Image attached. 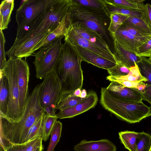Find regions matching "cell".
<instances>
[{"label":"cell","instance_id":"6da1fadb","mask_svg":"<svg viewBox=\"0 0 151 151\" xmlns=\"http://www.w3.org/2000/svg\"><path fill=\"white\" fill-rule=\"evenodd\" d=\"M82 61L74 47L68 41H65L53 70L59 81L63 93H73L78 88H82Z\"/></svg>","mask_w":151,"mask_h":151},{"label":"cell","instance_id":"7a4b0ae2","mask_svg":"<svg viewBox=\"0 0 151 151\" xmlns=\"http://www.w3.org/2000/svg\"><path fill=\"white\" fill-rule=\"evenodd\" d=\"M68 11L71 22H78L88 28L101 35L114 55V41L108 29L110 23V16L105 9L102 10L90 8L75 4Z\"/></svg>","mask_w":151,"mask_h":151},{"label":"cell","instance_id":"3957f363","mask_svg":"<svg viewBox=\"0 0 151 151\" xmlns=\"http://www.w3.org/2000/svg\"><path fill=\"white\" fill-rule=\"evenodd\" d=\"M73 4L72 0H50L44 12L19 39L15 40L13 47L28 39L49 31H53L60 25Z\"/></svg>","mask_w":151,"mask_h":151},{"label":"cell","instance_id":"277c9868","mask_svg":"<svg viewBox=\"0 0 151 151\" xmlns=\"http://www.w3.org/2000/svg\"><path fill=\"white\" fill-rule=\"evenodd\" d=\"M100 103L106 110L130 123L139 122L151 116V107L142 101L130 102L121 100L111 95L106 88H101Z\"/></svg>","mask_w":151,"mask_h":151},{"label":"cell","instance_id":"5b68a950","mask_svg":"<svg viewBox=\"0 0 151 151\" xmlns=\"http://www.w3.org/2000/svg\"><path fill=\"white\" fill-rule=\"evenodd\" d=\"M50 0H26L16 11L17 24L15 40L19 39L27 31L44 12Z\"/></svg>","mask_w":151,"mask_h":151},{"label":"cell","instance_id":"8992f818","mask_svg":"<svg viewBox=\"0 0 151 151\" xmlns=\"http://www.w3.org/2000/svg\"><path fill=\"white\" fill-rule=\"evenodd\" d=\"M2 70L8 80L9 91L7 112L6 116L4 117L10 122H17L20 120L22 116L19 106V91L16 57L9 58Z\"/></svg>","mask_w":151,"mask_h":151},{"label":"cell","instance_id":"52a82bcc","mask_svg":"<svg viewBox=\"0 0 151 151\" xmlns=\"http://www.w3.org/2000/svg\"><path fill=\"white\" fill-rule=\"evenodd\" d=\"M62 93L59 81L53 70L43 79L40 95L41 105L47 115L56 116V106Z\"/></svg>","mask_w":151,"mask_h":151},{"label":"cell","instance_id":"ba28073f","mask_svg":"<svg viewBox=\"0 0 151 151\" xmlns=\"http://www.w3.org/2000/svg\"><path fill=\"white\" fill-rule=\"evenodd\" d=\"M63 37L57 38L48 45L42 47L35 53V65L37 78L43 79L53 70L63 44Z\"/></svg>","mask_w":151,"mask_h":151},{"label":"cell","instance_id":"9c48e42d","mask_svg":"<svg viewBox=\"0 0 151 151\" xmlns=\"http://www.w3.org/2000/svg\"><path fill=\"white\" fill-rule=\"evenodd\" d=\"M16 63L19 91V109L22 117L29 96L28 84L29 69L28 63L25 60L16 57Z\"/></svg>","mask_w":151,"mask_h":151},{"label":"cell","instance_id":"30bf717a","mask_svg":"<svg viewBox=\"0 0 151 151\" xmlns=\"http://www.w3.org/2000/svg\"><path fill=\"white\" fill-rule=\"evenodd\" d=\"M64 37V41H68L73 46H80L105 59L116 63L115 56L109 53L88 40L80 36L72 28L70 24L67 29Z\"/></svg>","mask_w":151,"mask_h":151},{"label":"cell","instance_id":"8fae6325","mask_svg":"<svg viewBox=\"0 0 151 151\" xmlns=\"http://www.w3.org/2000/svg\"><path fill=\"white\" fill-rule=\"evenodd\" d=\"M96 92L90 91L85 99L75 106L60 110L56 114L58 118L63 119L73 118L93 108L98 101Z\"/></svg>","mask_w":151,"mask_h":151},{"label":"cell","instance_id":"7c38bea8","mask_svg":"<svg viewBox=\"0 0 151 151\" xmlns=\"http://www.w3.org/2000/svg\"><path fill=\"white\" fill-rule=\"evenodd\" d=\"M106 88L111 95L121 100L130 102L142 101V94L136 88L124 87L116 81L111 82Z\"/></svg>","mask_w":151,"mask_h":151},{"label":"cell","instance_id":"4fadbf2b","mask_svg":"<svg viewBox=\"0 0 151 151\" xmlns=\"http://www.w3.org/2000/svg\"><path fill=\"white\" fill-rule=\"evenodd\" d=\"M70 25L80 36L88 40L109 53L115 56L111 51L103 37L97 32L88 28L78 22H71Z\"/></svg>","mask_w":151,"mask_h":151},{"label":"cell","instance_id":"5bb4252c","mask_svg":"<svg viewBox=\"0 0 151 151\" xmlns=\"http://www.w3.org/2000/svg\"><path fill=\"white\" fill-rule=\"evenodd\" d=\"M111 34L113 38L121 45L128 50L135 53L138 47L151 38H142L136 37L121 26L114 33Z\"/></svg>","mask_w":151,"mask_h":151},{"label":"cell","instance_id":"9a60e30c","mask_svg":"<svg viewBox=\"0 0 151 151\" xmlns=\"http://www.w3.org/2000/svg\"><path fill=\"white\" fill-rule=\"evenodd\" d=\"M74 46L82 61L107 70L116 65V63L105 59L81 46L78 45Z\"/></svg>","mask_w":151,"mask_h":151},{"label":"cell","instance_id":"2e32d148","mask_svg":"<svg viewBox=\"0 0 151 151\" xmlns=\"http://www.w3.org/2000/svg\"><path fill=\"white\" fill-rule=\"evenodd\" d=\"M76 151H116V146L107 139L88 141L84 139L74 146Z\"/></svg>","mask_w":151,"mask_h":151},{"label":"cell","instance_id":"e0dca14e","mask_svg":"<svg viewBox=\"0 0 151 151\" xmlns=\"http://www.w3.org/2000/svg\"><path fill=\"white\" fill-rule=\"evenodd\" d=\"M114 55L116 60L127 67L130 68L135 65L140 61L142 57L138 55L136 53L128 50L119 43L114 38Z\"/></svg>","mask_w":151,"mask_h":151},{"label":"cell","instance_id":"ac0fdd59","mask_svg":"<svg viewBox=\"0 0 151 151\" xmlns=\"http://www.w3.org/2000/svg\"><path fill=\"white\" fill-rule=\"evenodd\" d=\"M70 23V18L69 14L68 13L58 26L33 49L32 54L40 48L50 45L57 38L64 37Z\"/></svg>","mask_w":151,"mask_h":151},{"label":"cell","instance_id":"d6986e66","mask_svg":"<svg viewBox=\"0 0 151 151\" xmlns=\"http://www.w3.org/2000/svg\"><path fill=\"white\" fill-rule=\"evenodd\" d=\"M0 116L6 115L9 99L8 79L3 70H0Z\"/></svg>","mask_w":151,"mask_h":151},{"label":"cell","instance_id":"ffe728a7","mask_svg":"<svg viewBox=\"0 0 151 151\" xmlns=\"http://www.w3.org/2000/svg\"><path fill=\"white\" fill-rule=\"evenodd\" d=\"M142 132L126 131L119 133V138L125 148L129 151H137V143Z\"/></svg>","mask_w":151,"mask_h":151},{"label":"cell","instance_id":"44dd1931","mask_svg":"<svg viewBox=\"0 0 151 151\" xmlns=\"http://www.w3.org/2000/svg\"><path fill=\"white\" fill-rule=\"evenodd\" d=\"M14 6V0H4L0 6V29L8 28L11 21V16Z\"/></svg>","mask_w":151,"mask_h":151},{"label":"cell","instance_id":"7402d4cb","mask_svg":"<svg viewBox=\"0 0 151 151\" xmlns=\"http://www.w3.org/2000/svg\"><path fill=\"white\" fill-rule=\"evenodd\" d=\"M129 69V73L127 75L119 76L109 75L106 77V79L111 82L127 81L135 82H143L145 83L147 81L141 75L136 63L134 66L130 68Z\"/></svg>","mask_w":151,"mask_h":151},{"label":"cell","instance_id":"603a6c76","mask_svg":"<svg viewBox=\"0 0 151 151\" xmlns=\"http://www.w3.org/2000/svg\"><path fill=\"white\" fill-rule=\"evenodd\" d=\"M85 99L76 96L73 93H63L56 106V109L60 110L73 106Z\"/></svg>","mask_w":151,"mask_h":151},{"label":"cell","instance_id":"cb8c5ba5","mask_svg":"<svg viewBox=\"0 0 151 151\" xmlns=\"http://www.w3.org/2000/svg\"><path fill=\"white\" fill-rule=\"evenodd\" d=\"M107 4L130 9L140 11L144 5L142 0H104Z\"/></svg>","mask_w":151,"mask_h":151},{"label":"cell","instance_id":"d4e9b609","mask_svg":"<svg viewBox=\"0 0 151 151\" xmlns=\"http://www.w3.org/2000/svg\"><path fill=\"white\" fill-rule=\"evenodd\" d=\"M105 3V9L109 16L112 13H118L128 17L141 18L140 11L132 10Z\"/></svg>","mask_w":151,"mask_h":151},{"label":"cell","instance_id":"484cf974","mask_svg":"<svg viewBox=\"0 0 151 151\" xmlns=\"http://www.w3.org/2000/svg\"><path fill=\"white\" fill-rule=\"evenodd\" d=\"M58 119L57 116H52L45 112L43 115L42 123V138L46 141L48 139L55 122Z\"/></svg>","mask_w":151,"mask_h":151},{"label":"cell","instance_id":"4316f807","mask_svg":"<svg viewBox=\"0 0 151 151\" xmlns=\"http://www.w3.org/2000/svg\"><path fill=\"white\" fill-rule=\"evenodd\" d=\"M136 64L141 75L147 81L144 83L151 85V62L149 58L143 57L142 60Z\"/></svg>","mask_w":151,"mask_h":151},{"label":"cell","instance_id":"83f0119b","mask_svg":"<svg viewBox=\"0 0 151 151\" xmlns=\"http://www.w3.org/2000/svg\"><path fill=\"white\" fill-rule=\"evenodd\" d=\"M62 127L61 122L57 120L54 124L51 133L50 141L47 151H54L55 146L59 141Z\"/></svg>","mask_w":151,"mask_h":151},{"label":"cell","instance_id":"f1b7e54d","mask_svg":"<svg viewBox=\"0 0 151 151\" xmlns=\"http://www.w3.org/2000/svg\"><path fill=\"white\" fill-rule=\"evenodd\" d=\"M43 115L35 122L29 129L26 142L35 138L42 137Z\"/></svg>","mask_w":151,"mask_h":151},{"label":"cell","instance_id":"f546056e","mask_svg":"<svg viewBox=\"0 0 151 151\" xmlns=\"http://www.w3.org/2000/svg\"><path fill=\"white\" fill-rule=\"evenodd\" d=\"M110 17L111 22L108 30L112 33H114L128 17L118 13L111 14Z\"/></svg>","mask_w":151,"mask_h":151},{"label":"cell","instance_id":"4dcf8cb0","mask_svg":"<svg viewBox=\"0 0 151 151\" xmlns=\"http://www.w3.org/2000/svg\"><path fill=\"white\" fill-rule=\"evenodd\" d=\"M76 4L90 8L102 10L105 9L104 0H72Z\"/></svg>","mask_w":151,"mask_h":151},{"label":"cell","instance_id":"1f68e13d","mask_svg":"<svg viewBox=\"0 0 151 151\" xmlns=\"http://www.w3.org/2000/svg\"><path fill=\"white\" fill-rule=\"evenodd\" d=\"M125 22L146 33L151 35V28L141 18L128 17Z\"/></svg>","mask_w":151,"mask_h":151},{"label":"cell","instance_id":"d6a6232c","mask_svg":"<svg viewBox=\"0 0 151 151\" xmlns=\"http://www.w3.org/2000/svg\"><path fill=\"white\" fill-rule=\"evenodd\" d=\"M138 139L137 151H150L151 147V135L144 132Z\"/></svg>","mask_w":151,"mask_h":151},{"label":"cell","instance_id":"836d02e7","mask_svg":"<svg viewBox=\"0 0 151 151\" xmlns=\"http://www.w3.org/2000/svg\"><path fill=\"white\" fill-rule=\"evenodd\" d=\"M42 137L35 138L22 144L25 151H42L43 147Z\"/></svg>","mask_w":151,"mask_h":151},{"label":"cell","instance_id":"e575fe53","mask_svg":"<svg viewBox=\"0 0 151 151\" xmlns=\"http://www.w3.org/2000/svg\"><path fill=\"white\" fill-rule=\"evenodd\" d=\"M107 70L110 76H119L128 75L129 73L130 69L120 62L117 61L115 66Z\"/></svg>","mask_w":151,"mask_h":151},{"label":"cell","instance_id":"d590c367","mask_svg":"<svg viewBox=\"0 0 151 151\" xmlns=\"http://www.w3.org/2000/svg\"><path fill=\"white\" fill-rule=\"evenodd\" d=\"M132 35L142 38H151V35H148L126 22L121 26Z\"/></svg>","mask_w":151,"mask_h":151},{"label":"cell","instance_id":"8d00e7d4","mask_svg":"<svg viewBox=\"0 0 151 151\" xmlns=\"http://www.w3.org/2000/svg\"><path fill=\"white\" fill-rule=\"evenodd\" d=\"M6 42L2 30L0 29V70H3L6 63L4 45Z\"/></svg>","mask_w":151,"mask_h":151},{"label":"cell","instance_id":"74e56055","mask_svg":"<svg viewBox=\"0 0 151 151\" xmlns=\"http://www.w3.org/2000/svg\"><path fill=\"white\" fill-rule=\"evenodd\" d=\"M151 51V38L142 45L138 47L136 53L138 56L142 57H150Z\"/></svg>","mask_w":151,"mask_h":151},{"label":"cell","instance_id":"f35d334b","mask_svg":"<svg viewBox=\"0 0 151 151\" xmlns=\"http://www.w3.org/2000/svg\"><path fill=\"white\" fill-rule=\"evenodd\" d=\"M140 12L142 19L151 28V5L148 3L144 4Z\"/></svg>","mask_w":151,"mask_h":151},{"label":"cell","instance_id":"ab89813d","mask_svg":"<svg viewBox=\"0 0 151 151\" xmlns=\"http://www.w3.org/2000/svg\"><path fill=\"white\" fill-rule=\"evenodd\" d=\"M142 96V100L147 101L151 105V85H146L141 92Z\"/></svg>","mask_w":151,"mask_h":151},{"label":"cell","instance_id":"60d3db41","mask_svg":"<svg viewBox=\"0 0 151 151\" xmlns=\"http://www.w3.org/2000/svg\"><path fill=\"white\" fill-rule=\"evenodd\" d=\"M117 82L120 83L124 87L136 88L140 85L144 83L143 82H135L127 81H121Z\"/></svg>","mask_w":151,"mask_h":151},{"label":"cell","instance_id":"b9f144b4","mask_svg":"<svg viewBox=\"0 0 151 151\" xmlns=\"http://www.w3.org/2000/svg\"><path fill=\"white\" fill-rule=\"evenodd\" d=\"M6 151H25L22 144H12Z\"/></svg>","mask_w":151,"mask_h":151},{"label":"cell","instance_id":"7bdbcfd3","mask_svg":"<svg viewBox=\"0 0 151 151\" xmlns=\"http://www.w3.org/2000/svg\"><path fill=\"white\" fill-rule=\"evenodd\" d=\"M87 94L86 90L85 89H83L81 90L80 97L82 98H86L87 96Z\"/></svg>","mask_w":151,"mask_h":151},{"label":"cell","instance_id":"ee69618b","mask_svg":"<svg viewBox=\"0 0 151 151\" xmlns=\"http://www.w3.org/2000/svg\"><path fill=\"white\" fill-rule=\"evenodd\" d=\"M81 89L78 88L76 89L73 92V94L76 96L80 97L81 93Z\"/></svg>","mask_w":151,"mask_h":151},{"label":"cell","instance_id":"f6af8a7d","mask_svg":"<svg viewBox=\"0 0 151 151\" xmlns=\"http://www.w3.org/2000/svg\"><path fill=\"white\" fill-rule=\"evenodd\" d=\"M150 61L151 62V57H150L149 58Z\"/></svg>","mask_w":151,"mask_h":151},{"label":"cell","instance_id":"bcb514c9","mask_svg":"<svg viewBox=\"0 0 151 151\" xmlns=\"http://www.w3.org/2000/svg\"><path fill=\"white\" fill-rule=\"evenodd\" d=\"M151 57V51H150V57Z\"/></svg>","mask_w":151,"mask_h":151},{"label":"cell","instance_id":"7dc6e473","mask_svg":"<svg viewBox=\"0 0 151 151\" xmlns=\"http://www.w3.org/2000/svg\"><path fill=\"white\" fill-rule=\"evenodd\" d=\"M150 151H151V147Z\"/></svg>","mask_w":151,"mask_h":151}]
</instances>
